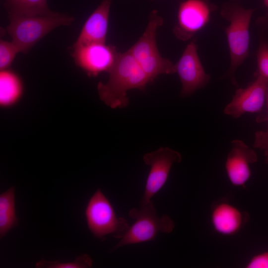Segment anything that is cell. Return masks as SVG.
<instances>
[{
	"label": "cell",
	"instance_id": "6da1fadb",
	"mask_svg": "<svg viewBox=\"0 0 268 268\" xmlns=\"http://www.w3.org/2000/svg\"><path fill=\"white\" fill-rule=\"evenodd\" d=\"M108 73V81L106 83L99 82L97 91L101 100L113 109L128 105V90L135 88L144 90L147 84L151 82L129 50L118 53Z\"/></svg>",
	"mask_w": 268,
	"mask_h": 268
},
{
	"label": "cell",
	"instance_id": "7a4b0ae2",
	"mask_svg": "<svg viewBox=\"0 0 268 268\" xmlns=\"http://www.w3.org/2000/svg\"><path fill=\"white\" fill-rule=\"evenodd\" d=\"M254 11L253 9L245 8L239 0H230L225 3L220 11L221 15L229 23L225 29L230 57L226 75L236 86L235 71L249 54V28Z\"/></svg>",
	"mask_w": 268,
	"mask_h": 268
},
{
	"label": "cell",
	"instance_id": "3957f363",
	"mask_svg": "<svg viewBox=\"0 0 268 268\" xmlns=\"http://www.w3.org/2000/svg\"><path fill=\"white\" fill-rule=\"evenodd\" d=\"M6 30L20 52L27 53L49 32L61 26H69L74 18L58 12L41 15L8 14Z\"/></svg>",
	"mask_w": 268,
	"mask_h": 268
},
{
	"label": "cell",
	"instance_id": "277c9868",
	"mask_svg": "<svg viewBox=\"0 0 268 268\" xmlns=\"http://www.w3.org/2000/svg\"><path fill=\"white\" fill-rule=\"evenodd\" d=\"M164 21L156 10H152L144 32L128 50L147 75L151 82L162 74L176 73V66L170 60L160 55L156 43L158 28Z\"/></svg>",
	"mask_w": 268,
	"mask_h": 268
},
{
	"label": "cell",
	"instance_id": "5b68a950",
	"mask_svg": "<svg viewBox=\"0 0 268 268\" xmlns=\"http://www.w3.org/2000/svg\"><path fill=\"white\" fill-rule=\"evenodd\" d=\"M129 216L135 221L110 251L125 245L153 240L159 232L169 233L174 227V222L168 215L164 214L159 217L157 215L151 201L140 204L138 208L131 209Z\"/></svg>",
	"mask_w": 268,
	"mask_h": 268
},
{
	"label": "cell",
	"instance_id": "8992f818",
	"mask_svg": "<svg viewBox=\"0 0 268 268\" xmlns=\"http://www.w3.org/2000/svg\"><path fill=\"white\" fill-rule=\"evenodd\" d=\"M85 215L89 230L98 239L112 234L121 239L130 227L126 219L117 216L110 202L99 189L89 200Z\"/></svg>",
	"mask_w": 268,
	"mask_h": 268
},
{
	"label": "cell",
	"instance_id": "52a82bcc",
	"mask_svg": "<svg viewBox=\"0 0 268 268\" xmlns=\"http://www.w3.org/2000/svg\"><path fill=\"white\" fill-rule=\"evenodd\" d=\"M144 163L150 166L145 190L140 204L151 201V198L165 184L174 163L182 160L181 154L168 147H160L157 150L146 153L143 157Z\"/></svg>",
	"mask_w": 268,
	"mask_h": 268
},
{
	"label": "cell",
	"instance_id": "ba28073f",
	"mask_svg": "<svg viewBox=\"0 0 268 268\" xmlns=\"http://www.w3.org/2000/svg\"><path fill=\"white\" fill-rule=\"evenodd\" d=\"M71 56L76 65L89 76L108 72L115 64L118 52L113 45L93 43L72 47Z\"/></svg>",
	"mask_w": 268,
	"mask_h": 268
},
{
	"label": "cell",
	"instance_id": "9c48e42d",
	"mask_svg": "<svg viewBox=\"0 0 268 268\" xmlns=\"http://www.w3.org/2000/svg\"><path fill=\"white\" fill-rule=\"evenodd\" d=\"M213 9L206 0H182L173 29L174 35L180 40H189L208 23Z\"/></svg>",
	"mask_w": 268,
	"mask_h": 268
},
{
	"label": "cell",
	"instance_id": "30bf717a",
	"mask_svg": "<svg viewBox=\"0 0 268 268\" xmlns=\"http://www.w3.org/2000/svg\"><path fill=\"white\" fill-rule=\"evenodd\" d=\"M197 49L195 42L192 41L175 64L176 72L182 83L180 94L183 97L190 95L205 86L210 79V75L204 71Z\"/></svg>",
	"mask_w": 268,
	"mask_h": 268
},
{
	"label": "cell",
	"instance_id": "8fae6325",
	"mask_svg": "<svg viewBox=\"0 0 268 268\" xmlns=\"http://www.w3.org/2000/svg\"><path fill=\"white\" fill-rule=\"evenodd\" d=\"M268 80L259 76L244 88L236 90L231 101L224 108V114L239 118L245 113L260 112L266 102Z\"/></svg>",
	"mask_w": 268,
	"mask_h": 268
},
{
	"label": "cell",
	"instance_id": "7c38bea8",
	"mask_svg": "<svg viewBox=\"0 0 268 268\" xmlns=\"http://www.w3.org/2000/svg\"><path fill=\"white\" fill-rule=\"evenodd\" d=\"M231 147L225 162L226 173L233 185L243 186L251 177L250 164L257 161V155L253 149L240 140H233Z\"/></svg>",
	"mask_w": 268,
	"mask_h": 268
},
{
	"label": "cell",
	"instance_id": "4fadbf2b",
	"mask_svg": "<svg viewBox=\"0 0 268 268\" xmlns=\"http://www.w3.org/2000/svg\"><path fill=\"white\" fill-rule=\"evenodd\" d=\"M112 0H103L88 17L73 46L106 43Z\"/></svg>",
	"mask_w": 268,
	"mask_h": 268
},
{
	"label": "cell",
	"instance_id": "5bb4252c",
	"mask_svg": "<svg viewBox=\"0 0 268 268\" xmlns=\"http://www.w3.org/2000/svg\"><path fill=\"white\" fill-rule=\"evenodd\" d=\"M243 215L236 207L228 202H220L215 205L211 213V222L218 233L232 235L241 229L243 223Z\"/></svg>",
	"mask_w": 268,
	"mask_h": 268
},
{
	"label": "cell",
	"instance_id": "9a60e30c",
	"mask_svg": "<svg viewBox=\"0 0 268 268\" xmlns=\"http://www.w3.org/2000/svg\"><path fill=\"white\" fill-rule=\"evenodd\" d=\"M24 85L20 76L9 68L0 71V106L9 108L16 105L23 94Z\"/></svg>",
	"mask_w": 268,
	"mask_h": 268
},
{
	"label": "cell",
	"instance_id": "2e32d148",
	"mask_svg": "<svg viewBox=\"0 0 268 268\" xmlns=\"http://www.w3.org/2000/svg\"><path fill=\"white\" fill-rule=\"evenodd\" d=\"M18 225L15 211V188L11 187L0 195V237Z\"/></svg>",
	"mask_w": 268,
	"mask_h": 268
},
{
	"label": "cell",
	"instance_id": "e0dca14e",
	"mask_svg": "<svg viewBox=\"0 0 268 268\" xmlns=\"http://www.w3.org/2000/svg\"><path fill=\"white\" fill-rule=\"evenodd\" d=\"M4 6L8 14L35 16L52 13L47 0H5Z\"/></svg>",
	"mask_w": 268,
	"mask_h": 268
},
{
	"label": "cell",
	"instance_id": "ac0fdd59",
	"mask_svg": "<svg viewBox=\"0 0 268 268\" xmlns=\"http://www.w3.org/2000/svg\"><path fill=\"white\" fill-rule=\"evenodd\" d=\"M92 266V260L87 254L78 256L73 262L63 263L41 260L35 264V267L38 268H87Z\"/></svg>",
	"mask_w": 268,
	"mask_h": 268
},
{
	"label": "cell",
	"instance_id": "d6986e66",
	"mask_svg": "<svg viewBox=\"0 0 268 268\" xmlns=\"http://www.w3.org/2000/svg\"><path fill=\"white\" fill-rule=\"evenodd\" d=\"M20 52L16 45L12 42L0 41V70L9 68L16 55Z\"/></svg>",
	"mask_w": 268,
	"mask_h": 268
},
{
	"label": "cell",
	"instance_id": "ffe728a7",
	"mask_svg": "<svg viewBox=\"0 0 268 268\" xmlns=\"http://www.w3.org/2000/svg\"><path fill=\"white\" fill-rule=\"evenodd\" d=\"M257 76L268 80V43L262 40L259 45L257 53Z\"/></svg>",
	"mask_w": 268,
	"mask_h": 268
},
{
	"label": "cell",
	"instance_id": "44dd1931",
	"mask_svg": "<svg viewBox=\"0 0 268 268\" xmlns=\"http://www.w3.org/2000/svg\"><path fill=\"white\" fill-rule=\"evenodd\" d=\"M266 103L268 111L267 120L268 121V83L266 91ZM253 146L264 151L266 161L268 163V124L266 131H259L255 133Z\"/></svg>",
	"mask_w": 268,
	"mask_h": 268
},
{
	"label": "cell",
	"instance_id": "7402d4cb",
	"mask_svg": "<svg viewBox=\"0 0 268 268\" xmlns=\"http://www.w3.org/2000/svg\"><path fill=\"white\" fill-rule=\"evenodd\" d=\"M247 268H268V251L253 257L246 265Z\"/></svg>",
	"mask_w": 268,
	"mask_h": 268
},
{
	"label": "cell",
	"instance_id": "603a6c76",
	"mask_svg": "<svg viewBox=\"0 0 268 268\" xmlns=\"http://www.w3.org/2000/svg\"><path fill=\"white\" fill-rule=\"evenodd\" d=\"M264 2L267 8V18L268 20V0H264Z\"/></svg>",
	"mask_w": 268,
	"mask_h": 268
}]
</instances>
